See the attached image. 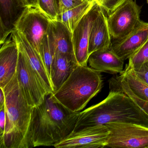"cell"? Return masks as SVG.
I'll list each match as a JSON object with an SVG mask.
<instances>
[{
	"instance_id": "cb8c5ba5",
	"label": "cell",
	"mask_w": 148,
	"mask_h": 148,
	"mask_svg": "<svg viewBox=\"0 0 148 148\" xmlns=\"http://www.w3.org/2000/svg\"><path fill=\"white\" fill-rule=\"evenodd\" d=\"M39 8L52 20L58 18L56 0H38Z\"/></svg>"
},
{
	"instance_id": "f1b7e54d",
	"label": "cell",
	"mask_w": 148,
	"mask_h": 148,
	"mask_svg": "<svg viewBox=\"0 0 148 148\" xmlns=\"http://www.w3.org/2000/svg\"><path fill=\"white\" fill-rule=\"evenodd\" d=\"M25 7L39 8L38 0H21Z\"/></svg>"
},
{
	"instance_id": "52a82bcc",
	"label": "cell",
	"mask_w": 148,
	"mask_h": 148,
	"mask_svg": "<svg viewBox=\"0 0 148 148\" xmlns=\"http://www.w3.org/2000/svg\"><path fill=\"white\" fill-rule=\"evenodd\" d=\"M51 20L39 8L27 7L15 24L14 29L25 36L40 57L41 43Z\"/></svg>"
},
{
	"instance_id": "5b68a950",
	"label": "cell",
	"mask_w": 148,
	"mask_h": 148,
	"mask_svg": "<svg viewBox=\"0 0 148 148\" xmlns=\"http://www.w3.org/2000/svg\"><path fill=\"white\" fill-rule=\"evenodd\" d=\"M105 125L110 132L106 147L148 148V127L122 122H112Z\"/></svg>"
},
{
	"instance_id": "8992f818",
	"label": "cell",
	"mask_w": 148,
	"mask_h": 148,
	"mask_svg": "<svg viewBox=\"0 0 148 148\" xmlns=\"http://www.w3.org/2000/svg\"><path fill=\"white\" fill-rule=\"evenodd\" d=\"M141 8L133 0H126L113 12L107 14L112 38L121 39L133 32L143 21Z\"/></svg>"
},
{
	"instance_id": "d6986e66",
	"label": "cell",
	"mask_w": 148,
	"mask_h": 148,
	"mask_svg": "<svg viewBox=\"0 0 148 148\" xmlns=\"http://www.w3.org/2000/svg\"><path fill=\"white\" fill-rule=\"evenodd\" d=\"M96 4L92 0L86 1L59 14L57 20L63 22L72 33L80 21Z\"/></svg>"
},
{
	"instance_id": "44dd1931",
	"label": "cell",
	"mask_w": 148,
	"mask_h": 148,
	"mask_svg": "<svg viewBox=\"0 0 148 148\" xmlns=\"http://www.w3.org/2000/svg\"><path fill=\"white\" fill-rule=\"evenodd\" d=\"M109 86L110 90L122 92L129 96L148 115V102L142 100L135 95L120 75L111 78L109 80Z\"/></svg>"
},
{
	"instance_id": "d4e9b609",
	"label": "cell",
	"mask_w": 148,
	"mask_h": 148,
	"mask_svg": "<svg viewBox=\"0 0 148 148\" xmlns=\"http://www.w3.org/2000/svg\"><path fill=\"white\" fill-rule=\"evenodd\" d=\"M90 1L92 0H56L58 16L67 10L74 8Z\"/></svg>"
},
{
	"instance_id": "7a4b0ae2",
	"label": "cell",
	"mask_w": 148,
	"mask_h": 148,
	"mask_svg": "<svg viewBox=\"0 0 148 148\" xmlns=\"http://www.w3.org/2000/svg\"><path fill=\"white\" fill-rule=\"evenodd\" d=\"M112 122L131 123L148 127V115L125 93L110 90L104 100L80 112L73 132Z\"/></svg>"
},
{
	"instance_id": "e0dca14e",
	"label": "cell",
	"mask_w": 148,
	"mask_h": 148,
	"mask_svg": "<svg viewBox=\"0 0 148 148\" xmlns=\"http://www.w3.org/2000/svg\"><path fill=\"white\" fill-rule=\"evenodd\" d=\"M88 63L90 67L101 73L120 74L124 70V60L111 49L98 50L92 53L89 56Z\"/></svg>"
},
{
	"instance_id": "7c38bea8",
	"label": "cell",
	"mask_w": 148,
	"mask_h": 148,
	"mask_svg": "<svg viewBox=\"0 0 148 148\" xmlns=\"http://www.w3.org/2000/svg\"><path fill=\"white\" fill-rule=\"evenodd\" d=\"M12 37L16 40L18 46L22 51L34 70L36 72L46 90L49 93L53 92L50 77L43 60L24 34L14 29Z\"/></svg>"
},
{
	"instance_id": "6da1fadb",
	"label": "cell",
	"mask_w": 148,
	"mask_h": 148,
	"mask_svg": "<svg viewBox=\"0 0 148 148\" xmlns=\"http://www.w3.org/2000/svg\"><path fill=\"white\" fill-rule=\"evenodd\" d=\"M80 112L70 110L52 93L47 94L41 104L33 108L27 148L54 146L73 131Z\"/></svg>"
},
{
	"instance_id": "484cf974",
	"label": "cell",
	"mask_w": 148,
	"mask_h": 148,
	"mask_svg": "<svg viewBox=\"0 0 148 148\" xmlns=\"http://www.w3.org/2000/svg\"><path fill=\"white\" fill-rule=\"evenodd\" d=\"M107 14L112 12L126 0H93Z\"/></svg>"
},
{
	"instance_id": "ba28073f",
	"label": "cell",
	"mask_w": 148,
	"mask_h": 148,
	"mask_svg": "<svg viewBox=\"0 0 148 148\" xmlns=\"http://www.w3.org/2000/svg\"><path fill=\"white\" fill-rule=\"evenodd\" d=\"M19 48V47H18ZM16 77L21 90L29 105L41 104L46 96L50 94L42 84L22 51L20 49Z\"/></svg>"
},
{
	"instance_id": "4fadbf2b",
	"label": "cell",
	"mask_w": 148,
	"mask_h": 148,
	"mask_svg": "<svg viewBox=\"0 0 148 148\" xmlns=\"http://www.w3.org/2000/svg\"><path fill=\"white\" fill-rule=\"evenodd\" d=\"M19 52L18 44L11 34L0 50V87L4 88L16 74Z\"/></svg>"
},
{
	"instance_id": "f546056e",
	"label": "cell",
	"mask_w": 148,
	"mask_h": 148,
	"mask_svg": "<svg viewBox=\"0 0 148 148\" xmlns=\"http://www.w3.org/2000/svg\"><path fill=\"white\" fill-rule=\"evenodd\" d=\"M5 92L2 88L0 87V108L5 105Z\"/></svg>"
},
{
	"instance_id": "83f0119b",
	"label": "cell",
	"mask_w": 148,
	"mask_h": 148,
	"mask_svg": "<svg viewBox=\"0 0 148 148\" xmlns=\"http://www.w3.org/2000/svg\"><path fill=\"white\" fill-rule=\"evenodd\" d=\"M6 109L5 106L0 108V141L3 139L5 129Z\"/></svg>"
},
{
	"instance_id": "9c48e42d",
	"label": "cell",
	"mask_w": 148,
	"mask_h": 148,
	"mask_svg": "<svg viewBox=\"0 0 148 148\" xmlns=\"http://www.w3.org/2000/svg\"><path fill=\"white\" fill-rule=\"evenodd\" d=\"M110 132L105 125L83 128L72 132L54 145L56 148H98L106 147Z\"/></svg>"
},
{
	"instance_id": "2e32d148",
	"label": "cell",
	"mask_w": 148,
	"mask_h": 148,
	"mask_svg": "<svg viewBox=\"0 0 148 148\" xmlns=\"http://www.w3.org/2000/svg\"><path fill=\"white\" fill-rule=\"evenodd\" d=\"M77 65L75 56L56 52L50 74L53 92L62 86Z\"/></svg>"
},
{
	"instance_id": "9a60e30c",
	"label": "cell",
	"mask_w": 148,
	"mask_h": 148,
	"mask_svg": "<svg viewBox=\"0 0 148 148\" xmlns=\"http://www.w3.org/2000/svg\"><path fill=\"white\" fill-rule=\"evenodd\" d=\"M111 39L107 16L104 11L99 6L91 30L88 47L89 56L98 50L110 49Z\"/></svg>"
},
{
	"instance_id": "ac0fdd59",
	"label": "cell",
	"mask_w": 148,
	"mask_h": 148,
	"mask_svg": "<svg viewBox=\"0 0 148 148\" xmlns=\"http://www.w3.org/2000/svg\"><path fill=\"white\" fill-rule=\"evenodd\" d=\"M48 32L56 52L75 56L72 33L63 22L58 20L51 21Z\"/></svg>"
},
{
	"instance_id": "3957f363",
	"label": "cell",
	"mask_w": 148,
	"mask_h": 148,
	"mask_svg": "<svg viewBox=\"0 0 148 148\" xmlns=\"http://www.w3.org/2000/svg\"><path fill=\"white\" fill-rule=\"evenodd\" d=\"M5 97V129L1 148H27V136L33 107L21 90L15 74L3 88Z\"/></svg>"
},
{
	"instance_id": "5bb4252c",
	"label": "cell",
	"mask_w": 148,
	"mask_h": 148,
	"mask_svg": "<svg viewBox=\"0 0 148 148\" xmlns=\"http://www.w3.org/2000/svg\"><path fill=\"white\" fill-rule=\"evenodd\" d=\"M0 44L2 45L15 29L25 7L21 0H0Z\"/></svg>"
},
{
	"instance_id": "30bf717a",
	"label": "cell",
	"mask_w": 148,
	"mask_h": 148,
	"mask_svg": "<svg viewBox=\"0 0 148 148\" xmlns=\"http://www.w3.org/2000/svg\"><path fill=\"white\" fill-rule=\"evenodd\" d=\"M99 6L96 3L84 16L72 33L74 55L79 65L87 66L89 39L93 21L97 15Z\"/></svg>"
},
{
	"instance_id": "8fae6325",
	"label": "cell",
	"mask_w": 148,
	"mask_h": 148,
	"mask_svg": "<svg viewBox=\"0 0 148 148\" xmlns=\"http://www.w3.org/2000/svg\"><path fill=\"white\" fill-rule=\"evenodd\" d=\"M148 39V23L143 21L126 37L121 39H113L110 49L125 61L136 52Z\"/></svg>"
},
{
	"instance_id": "7402d4cb",
	"label": "cell",
	"mask_w": 148,
	"mask_h": 148,
	"mask_svg": "<svg viewBox=\"0 0 148 148\" xmlns=\"http://www.w3.org/2000/svg\"><path fill=\"white\" fill-rule=\"evenodd\" d=\"M56 50L55 47L48 32H47V33L44 37L41 43L40 56L49 77L51 71V65Z\"/></svg>"
},
{
	"instance_id": "4316f807",
	"label": "cell",
	"mask_w": 148,
	"mask_h": 148,
	"mask_svg": "<svg viewBox=\"0 0 148 148\" xmlns=\"http://www.w3.org/2000/svg\"><path fill=\"white\" fill-rule=\"evenodd\" d=\"M133 70L137 77L142 81L148 85V61L144 63L138 68Z\"/></svg>"
},
{
	"instance_id": "603a6c76",
	"label": "cell",
	"mask_w": 148,
	"mask_h": 148,
	"mask_svg": "<svg viewBox=\"0 0 148 148\" xmlns=\"http://www.w3.org/2000/svg\"><path fill=\"white\" fill-rule=\"evenodd\" d=\"M148 61V39L141 48L129 59L128 64L136 69Z\"/></svg>"
},
{
	"instance_id": "277c9868",
	"label": "cell",
	"mask_w": 148,
	"mask_h": 148,
	"mask_svg": "<svg viewBox=\"0 0 148 148\" xmlns=\"http://www.w3.org/2000/svg\"><path fill=\"white\" fill-rule=\"evenodd\" d=\"M103 86L101 72L87 66L78 65L52 95L65 107L77 112L86 106Z\"/></svg>"
},
{
	"instance_id": "ffe728a7",
	"label": "cell",
	"mask_w": 148,
	"mask_h": 148,
	"mask_svg": "<svg viewBox=\"0 0 148 148\" xmlns=\"http://www.w3.org/2000/svg\"><path fill=\"white\" fill-rule=\"evenodd\" d=\"M119 75L135 95L142 100L148 102V85L137 77L132 67L126 65L123 71Z\"/></svg>"
}]
</instances>
